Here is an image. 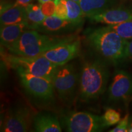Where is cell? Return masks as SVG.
Segmentation results:
<instances>
[{"instance_id":"2","label":"cell","mask_w":132,"mask_h":132,"mask_svg":"<svg viewBox=\"0 0 132 132\" xmlns=\"http://www.w3.org/2000/svg\"><path fill=\"white\" fill-rule=\"evenodd\" d=\"M109 77L108 67L103 59H97L86 62L80 77L81 100L90 102L98 98L106 89Z\"/></svg>"},{"instance_id":"13","label":"cell","mask_w":132,"mask_h":132,"mask_svg":"<svg viewBox=\"0 0 132 132\" xmlns=\"http://www.w3.org/2000/svg\"><path fill=\"white\" fill-rule=\"evenodd\" d=\"M0 21L1 26L27 22L26 7L16 3H1Z\"/></svg>"},{"instance_id":"28","label":"cell","mask_w":132,"mask_h":132,"mask_svg":"<svg viewBox=\"0 0 132 132\" xmlns=\"http://www.w3.org/2000/svg\"><path fill=\"white\" fill-rule=\"evenodd\" d=\"M73 1H75V2H77V3H80V1H81V0H73Z\"/></svg>"},{"instance_id":"8","label":"cell","mask_w":132,"mask_h":132,"mask_svg":"<svg viewBox=\"0 0 132 132\" xmlns=\"http://www.w3.org/2000/svg\"><path fill=\"white\" fill-rule=\"evenodd\" d=\"M81 42L75 37L54 45L42 55L58 66L67 64L77 57L80 52Z\"/></svg>"},{"instance_id":"15","label":"cell","mask_w":132,"mask_h":132,"mask_svg":"<svg viewBox=\"0 0 132 132\" xmlns=\"http://www.w3.org/2000/svg\"><path fill=\"white\" fill-rule=\"evenodd\" d=\"M120 0H81L80 4L85 16L89 18L118 6Z\"/></svg>"},{"instance_id":"18","label":"cell","mask_w":132,"mask_h":132,"mask_svg":"<svg viewBox=\"0 0 132 132\" xmlns=\"http://www.w3.org/2000/svg\"><path fill=\"white\" fill-rule=\"evenodd\" d=\"M68 15L67 19L78 25L82 26L85 15L78 3L73 0H67Z\"/></svg>"},{"instance_id":"5","label":"cell","mask_w":132,"mask_h":132,"mask_svg":"<svg viewBox=\"0 0 132 132\" xmlns=\"http://www.w3.org/2000/svg\"><path fill=\"white\" fill-rule=\"evenodd\" d=\"M52 81L54 90L61 100L66 105H72L80 83L78 74L75 67L70 64L59 66Z\"/></svg>"},{"instance_id":"6","label":"cell","mask_w":132,"mask_h":132,"mask_svg":"<svg viewBox=\"0 0 132 132\" xmlns=\"http://www.w3.org/2000/svg\"><path fill=\"white\" fill-rule=\"evenodd\" d=\"M20 80L27 93L37 100L51 102L54 100V87L52 80L16 71Z\"/></svg>"},{"instance_id":"14","label":"cell","mask_w":132,"mask_h":132,"mask_svg":"<svg viewBox=\"0 0 132 132\" xmlns=\"http://www.w3.org/2000/svg\"><path fill=\"white\" fill-rule=\"evenodd\" d=\"M29 29L27 22L9 24L1 26L0 39L1 45L6 48H9L14 43L19 40L24 31Z\"/></svg>"},{"instance_id":"19","label":"cell","mask_w":132,"mask_h":132,"mask_svg":"<svg viewBox=\"0 0 132 132\" xmlns=\"http://www.w3.org/2000/svg\"><path fill=\"white\" fill-rule=\"evenodd\" d=\"M108 26L123 39L127 40L132 39V20Z\"/></svg>"},{"instance_id":"11","label":"cell","mask_w":132,"mask_h":132,"mask_svg":"<svg viewBox=\"0 0 132 132\" xmlns=\"http://www.w3.org/2000/svg\"><path fill=\"white\" fill-rule=\"evenodd\" d=\"M32 122V114L26 107H17L11 110L5 120L2 131L24 132L28 131Z\"/></svg>"},{"instance_id":"9","label":"cell","mask_w":132,"mask_h":132,"mask_svg":"<svg viewBox=\"0 0 132 132\" xmlns=\"http://www.w3.org/2000/svg\"><path fill=\"white\" fill-rule=\"evenodd\" d=\"M78 25L68 19H62L54 15L46 16L41 23L33 26L31 29L50 36H67L81 28Z\"/></svg>"},{"instance_id":"4","label":"cell","mask_w":132,"mask_h":132,"mask_svg":"<svg viewBox=\"0 0 132 132\" xmlns=\"http://www.w3.org/2000/svg\"><path fill=\"white\" fill-rule=\"evenodd\" d=\"M8 61L10 65L16 71H23L52 81L59 67L43 55L20 56L11 54L8 57Z\"/></svg>"},{"instance_id":"27","label":"cell","mask_w":132,"mask_h":132,"mask_svg":"<svg viewBox=\"0 0 132 132\" xmlns=\"http://www.w3.org/2000/svg\"><path fill=\"white\" fill-rule=\"evenodd\" d=\"M37 1H39V3H40V4H42V3L47 2V1H52V0H37Z\"/></svg>"},{"instance_id":"10","label":"cell","mask_w":132,"mask_h":132,"mask_svg":"<svg viewBox=\"0 0 132 132\" xmlns=\"http://www.w3.org/2000/svg\"><path fill=\"white\" fill-rule=\"evenodd\" d=\"M132 95V77L124 70H118L114 75L108 90V100L118 102Z\"/></svg>"},{"instance_id":"7","label":"cell","mask_w":132,"mask_h":132,"mask_svg":"<svg viewBox=\"0 0 132 132\" xmlns=\"http://www.w3.org/2000/svg\"><path fill=\"white\" fill-rule=\"evenodd\" d=\"M64 123L69 132H97L107 128L102 116L88 112H71L64 118Z\"/></svg>"},{"instance_id":"23","label":"cell","mask_w":132,"mask_h":132,"mask_svg":"<svg viewBox=\"0 0 132 132\" xmlns=\"http://www.w3.org/2000/svg\"><path fill=\"white\" fill-rule=\"evenodd\" d=\"M130 123L129 114H127L122 119L120 120L118 123V125L110 130V132H127L128 131V125Z\"/></svg>"},{"instance_id":"20","label":"cell","mask_w":132,"mask_h":132,"mask_svg":"<svg viewBox=\"0 0 132 132\" xmlns=\"http://www.w3.org/2000/svg\"><path fill=\"white\" fill-rule=\"evenodd\" d=\"M102 117L106 127L117 124L121 119L120 113L112 108L107 109Z\"/></svg>"},{"instance_id":"26","label":"cell","mask_w":132,"mask_h":132,"mask_svg":"<svg viewBox=\"0 0 132 132\" xmlns=\"http://www.w3.org/2000/svg\"><path fill=\"white\" fill-rule=\"evenodd\" d=\"M128 131L132 132V120L131 122H130V120L129 125H128Z\"/></svg>"},{"instance_id":"1","label":"cell","mask_w":132,"mask_h":132,"mask_svg":"<svg viewBox=\"0 0 132 132\" xmlns=\"http://www.w3.org/2000/svg\"><path fill=\"white\" fill-rule=\"evenodd\" d=\"M85 32L89 46L100 59L113 64L125 60L128 40L119 35L108 25L89 29Z\"/></svg>"},{"instance_id":"16","label":"cell","mask_w":132,"mask_h":132,"mask_svg":"<svg viewBox=\"0 0 132 132\" xmlns=\"http://www.w3.org/2000/svg\"><path fill=\"white\" fill-rule=\"evenodd\" d=\"M34 127L38 132H61V124L56 116L50 113H42L34 118Z\"/></svg>"},{"instance_id":"3","label":"cell","mask_w":132,"mask_h":132,"mask_svg":"<svg viewBox=\"0 0 132 132\" xmlns=\"http://www.w3.org/2000/svg\"><path fill=\"white\" fill-rule=\"evenodd\" d=\"M75 35L50 36L34 29L24 31L19 40L7 48L11 54L20 56H36L54 45L75 37Z\"/></svg>"},{"instance_id":"21","label":"cell","mask_w":132,"mask_h":132,"mask_svg":"<svg viewBox=\"0 0 132 132\" xmlns=\"http://www.w3.org/2000/svg\"><path fill=\"white\" fill-rule=\"evenodd\" d=\"M56 3V9L54 16L59 19H67L68 9L67 0H54Z\"/></svg>"},{"instance_id":"25","label":"cell","mask_w":132,"mask_h":132,"mask_svg":"<svg viewBox=\"0 0 132 132\" xmlns=\"http://www.w3.org/2000/svg\"><path fill=\"white\" fill-rule=\"evenodd\" d=\"M32 1V0H16V4L20 5V6H24V7H26L28 5L30 4V3Z\"/></svg>"},{"instance_id":"17","label":"cell","mask_w":132,"mask_h":132,"mask_svg":"<svg viewBox=\"0 0 132 132\" xmlns=\"http://www.w3.org/2000/svg\"><path fill=\"white\" fill-rule=\"evenodd\" d=\"M26 12L29 29H32L33 26L42 23L46 17L42 12L40 5L38 6L30 3L26 7Z\"/></svg>"},{"instance_id":"12","label":"cell","mask_w":132,"mask_h":132,"mask_svg":"<svg viewBox=\"0 0 132 132\" xmlns=\"http://www.w3.org/2000/svg\"><path fill=\"white\" fill-rule=\"evenodd\" d=\"M92 22L115 24L132 20V6H118L89 18Z\"/></svg>"},{"instance_id":"24","label":"cell","mask_w":132,"mask_h":132,"mask_svg":"<svg viewBox=\"0 0 132 132\" xmlns=\"http://www.w3.org/2000/svg\"><path fill=\"white\" fill-rule=\"evenodd\" d=\"M125 59L132 61V39L130 41L128 40L127 45Z\"/></svg>"},{"instance_id":"22","label":"cell","mask_w":132,"mask_h":132,"mask_svg":"<svg viewBox=\"0 0 132 132\" xmlns=\"http://www.w3.org/2000/svg\"><path fill=\"white\" fill-rule=\"evenodd\" d=\"M42 12L45 16H50L54 15L56 9V3L54 0L47 1L40 4Z\"/></svg>"}]
</instances>
